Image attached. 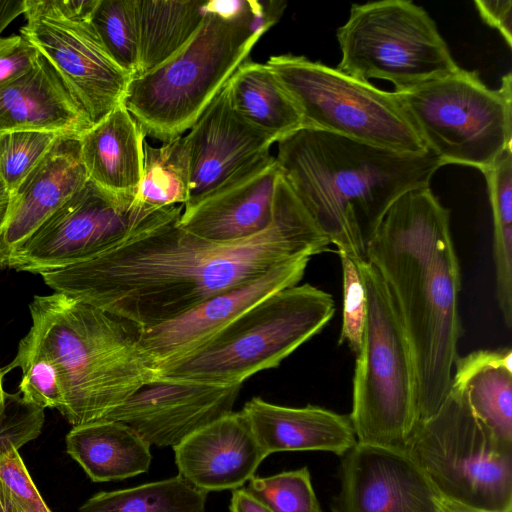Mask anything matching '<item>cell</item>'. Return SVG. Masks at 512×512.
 <instances>
[{
	"mask_svg": "<svg viewBox=\"0 0 512 512\" xmlns=\"http://www.w3.org/2000/svg\"><path fill=\"white\" fill-rule=\"evenodd\" d=\"M225 86L231 107L274 142L303 127L296 105L266 64L248 58Z\"/></svg>",
	"mask_w": 512,
	"mask_h": 512,
	"instance_id": "26",
	"label": "cell"
},
{
	"mask_svg": "<svg viewBox=\"0 0 512 512\" xmlns=\"http://www.w3.org/2000/svg\"><path fill=\"white\" fill-rule=\"evenodd\" d=\"M280 173L318 229L353 261L391 205L429 187L443 166L430 150L401 153L338 134L301 128L277 141Z\"/></svg>",
	"mask_w": 512,
	"mask_h": 512,
	"instance_id": "3",
	"label": "cell"
},
{
	"mask_svg": "<svg viewBox=\"0 0 512 512\" xmlns=\"http://www.w3.org/2000/svg\"><path fill=\"white\" fill-rule=\"evenodd\" d=\"M245 489L272 512H321L307 467L253 476Z\"/></svg>",
	"mask_w": 512,
	"mask_h": 512,
	"instance_id": "32",
	"label": "cell"
},
{
	"mask_svg": "<svg viewBox=\"0 0 512 512\" xmlns=\"http://www.w3.org/2000/svg\"><path fill=\"white\" fill-rule=\"evenodd\" d=\"M476 9L481 19L496 29L512 46V1L511 0H476Z\"/></svg>",
	"mask_w": 512,
	"mask_h": 512,
	"instance_id": "39",
	"label": "cell"
},
{
	"mask_svg": "<svg viewBox=\"0 0 512 512\" xmlns=\"http://www.w3.org/2000/svg\"><path fill=\"white\" fill-rule=\"evenodd\" d=\"M20 368L19 393L28 403L42 409L63 406V394L58 369L54 362L41 354L16 356L1 369L2 375Z\"/></svg>",
	"mask_w": 512,
	"mask_h": 512,
	"instance_id": "34",
	"label": "cell"
},
{
	"mask_svg": "<svg viewBox=\"0 0 512 512\" xmlns=\"http://www.w3.org/2000/svg\"><path fill=\"white\" fill-rule=\"evenodd\" d=\"M285 6L284 1H207L192 39L128 85L123 104L145 136L166 143L190 129Z\"/></svg>",
	"mask_w": 512,
	"mask_h": 512,
	"instance_id": "5",
	"label": "cell"
},
{
	"mask_svg": "<svg viewBox=\"0 0 512 512\" xmlns=\"http://www.w3.org/2000/svg\"><path fill=\"white\" fill-rule=\"evenodd\" d=\"M0 512H51L14 447L0 455Z\"/></svg>",
	"mask_w": 512,
	"mask_h": 512,
	"instance_id": "35",
	"label": "cell"
},
{
	"mask_svg": "<svg viewBox=\"0 0 512 512\" xmlns=\"http://www.w3.org/2000/svg\"><path fill=\"white\" fill-rule=\"evenodd\" d=\"M342 265L343 311L338 344L346 343L357 355L366 320L367 303L364 286L354 261L338 253Z\"/></svg>",
	"mask_w": 512,
	"mask_h": 512,
	"instance_id": "36",
	"label": "cell"
},
{
	"mask_svg": "<svg viewBox=\"0 0 512 512\" xmlns=\"http://www.w3.org/2000/svg\"><path fill=\"white\" fill-rule=\"evenodd\" d=\"M44 418V409L26 402L19 392H5L0 415V455L36 439L42 431Z\"/></svg>",
	"mask_w": 512,
	"mask_h": 512,
	"instance_id": "37",
	"label": "cell"
},
{
	"mask_svg": "<svg viewBox=\"0 0 512 512\" xmlns=\"http://www.w3.org/2000/svg\"><path fill=\"white\" fill-rule=\"evenodd\" d=\"M145 134L119 105L79 138L88 178L118 196L137 197L143 176Z\"/></svg>",
	"mask_w": 512,
	"mask_h": 512,
	"instance_id": "23",
	"label": "cell"
},
{
	"mask_svg": "<svg viewBox=\"0 0 512 512\" xmlns=\"http://www.w3.org/2000/svg\"><path fill=\"white\" fill-rule=\"evenodd\" d=\"M241 386L160 377L140 388L106 420L125 423L150 446L174 448L233 412Z\"/></svg>",
	"mask_w": 512,
	"mask_h": 512,
	"instance_id": "14",
	"label": "cell"
},
{
	"mask_svg": "<svg viewBox=\"0 0 512 512\" xmlns=\"http://www.w3.org/2000/svg\"><path fill=\"white\" fill-rule=\"evenodd\" d=\"M276 197L274 223L249 239L197 237L178 224L183 207L169 206L99 255L40 276L55 292L137 328L160 325L292 257L329 249L282 176Z\"/></svg>",
	"mask_w": 512,
	"mask_h": 512,
	"instance_id": "1",
	"label": "cell"
},
{
	"mask_svg": "<svg viewBox=\"0 0 512 512\" xmlns=\"http://www.w3.org/2000/svg\"><path fill=\"white\" fill-rule=\"evenodd\" d=\"M311 257V254L292 257L246 283L214 295L173 320L137 328L142 348L158 370L183 359L262 299L299 284Z\"/></svg>",
	"mask_w": 512,
	"mask_h": 512,
	"instance_id": "15",
	"label": "cell"
},
{
	"mask_svg": "<svg viewBox=\"0 0 512 512\" xmlns=\"http://www.w3.org/2000/svg\"><path fill=\"white\" fill-rule=\"evenodd\" d=\"M335 312L331 294L296 284L262 299L203 346L159 370L160 377L242 385L275 368L320 333Z\"/></svg>",
	"mask_w": 512,
	"mask_h": 512,
	"instance_id": "6",
	"label": "cell"
},
{
	"mask_svg": "<svg viewBox=\"0 0 512 512\" xmlns=\"http://www.w3.org/2000/svg\"><path fill=\"white\" fill-rule=\"evenodd\" d=\"M173 451L178 476L207 494L242 488L269 456L241 411L201 428Z\"/></svg>",
	"mask_w": 512,
	"mask_h": 512,
	"instance_id": "19",
	"label": "cell"
},
{
	"mask_svg": "<svg viewBox=\"0 0 512 512\" xmlns=\"http://www.w3.org/2000/svg\"><path fill=\"white\" fill-rule=\"evenodd\" d=\"M279 177L276 158L267 153L220 189L183 207L178 224L187 232L214 242L257 236L275 221Z\"/></svg>",
	"mask_w": 512,
	"mask_h": 512,
	"instance_id": "18",
	"label": "cell"
},
{
	"mask_svg": "<svg viewBox=\"0 0 512 512\" xmlns=\"http://www.w3.org/2000/svg\"><path fill=\"white\" fill-rule=\"evenodd\" d=\"M365 258L385 281L411 347L416 427L446 398L463 334L461 269L449 209L430 187L404 193L367 243Z\"/></svg>",
	"mask_w": 512,
	"mask_h": 512,
	"instance_id": "2",
	"label": "cell"
},
{
	"mask_svg": "<svg viewBox=\"0 0 512 512\" xmlns=\"http://www.w3.org/2000/svg\"><path fill=\"white\" fill-rule=\"evenodd\" d=\"M411 123L442 165L490 168L512 145V76L498 89L460 67L406 92H395Z\"/></svg>",
	"mask_w": 512,
	"mask_h": 512,
	"instance_id": "9",
	"label": "cell"
},
{
	"mask_svg": "<svg viewBox=\"0 0 512 512\" xmlns=\"http://www.w3.org/2000/svg\"><path fill=\"white\" fill-rule=\"evenodd\" d=\"M92 125L84 108L41 54L27 72L0 85V133L44 131L79 138Z\"/></svg>",
	"mask_w": 512,
	"mask_h": 512,
	"instance_id": "21",
	"label": "cell"
},
{
	"mask_svg": "<svg viewBox=\"0 0 512 512\" xmlns=\"http://www.w3.org/2000/svg\"><path fill=\"white\" fill-rule=\"evenodd\" d=\"M342 457L333 512H441L440 496L403 451L357 443Z\"/></svg>",
	"mask_w": 512,
	"mask_h": 512,
	"instance_id": "16",
	"label": "cell"
},
{
	"mask_svg": "<svg viewBox=\"0 0 512 512\" xmlns=\"http://www.w3.org/2000/svg\"><path fill=\"white\" fill-rule=\"evenodd\" d=\"M367 303L349 414L357 443L404 451L417 419L411 347L388 287L366 258L354 260Z\"/></svg>",
	"mask_w": 512,
	"mask_h": 512,
	"instance_id": "7",
	"label": "cell"
},
{
	"mask_svg": "<svg viewBox=\"0 0 512 512\" xmlns=\"http://www.w3.org/2000/svg\"><path fill=\"white\" fill-rule=\"evenodd\" d=\"M190 167L184 136L160 147L144 143L143 176L137 199L151 209L185 204L189 198Z\"/></svg>",
	"mask_w": 512,
	"mask_h": 512,
	"instance_id": "30",
	"label": "cell"
},
{
	"mask_svg": "<svg viewBox=\"0 0 512 512\" xmlns=\"http://www.w3.org/2000/svg\"><path fill=\"white\" fill-rule=\"evenodd\" d=\"M241 412L269 455L282 451H324L344 456L357 444L349 415L319 406L287 407L254 397Z\"/></svg>",
	"mask_w": 512,
	"mask_h": 512,
	"instance_id": "22",
	"label": "cell"
},
{
	"mask_svg": "<svg viewBox=\"0 0 512 512\" xmlns=\"http://www.w3.org/2000/svg\"><path fill=\"white\" fill-rule=\"evenodd\" d=\"M91 22L108 55L134 77L138 69L134 0H98Z\"/></svg>",
	"mask_w": 512,
	"mask_h": 512,
	"instance_id": "31",
	"label": "cell"
},
{
	"mask_svg": "<svg viewBox=\"0 0 512 512\" xmlns=\"http://www.w3.org/2000/svg\"><path fill=\"white\" fill-rule=\"evenodd\" d=\"M266 65L301 114L303 127L401 153L428 151L395 92L305 56H272Z\"/></svg>",
	"mask_w": 512,
	"mask_h": 512,
	"instance_id": "10",
	"label": "cell"
},
{
	"mask_svg": "<svg viewBox=\"0 0 512 512\" xmlns=\"http://www.w3.org/2000/svg\"><path fill=\"white\" fill-rule=\"evenodd\" d=\"M60 136L44 131L0 133V179L11 194Z\"/></svg>",
	"mask_w": 512,
	"mask_h": 512,
	"instance_id": "33",
	"label": "cell"
},
{
	"mask_svg": "<svg viewBox=\"0 0 512 512\" xmlns=\"http://www.w3.org/2000/svg\"><path fill=\"white\" fill-rule=\"evenodd\" d=\"M25 12V0H0V37L2 32Z\"/></svg>",
	"mask_w": 512,
	"mask_h": 512,
	"instance_id": "41",
	"label": "cell"
},
{
	"mask_svg": "<svg viewBox=\"0 0 512 512\" xmlns=\"http://www.w3.org/2000/svg\"><path fill=\"white\" fill-rule=\"evenodd\" d=\"M98 0H25L20 28L98 123L123 104L132 76L104 49L91 17Z\"/></svg>",
	"mask_w": 512,
	"mask_h": 512,
	"instance_id": "12",
	"label": "cell"
},
{
	"mask_svg": "<svg viewBox=\"0 0 512 512\" xmlns=\"http://www.w3.org/2000/svg\"><path fill=\"white\" fill-rule=\"evenodd\" d=\"M159 210L88 180L15 250L8 268L40 275L85 262L114 246Z\"/></svg>",
	"mask_w": 512,
	"mask_h": 512,
	"instance_id": "13",
	"label": "cell"
},
{
	"mask_svg": "<svg viewBox=\"0 0 512 512\" xmlns=\"http://www.w3.org/2000/svg\"><path fill=\"white\" fill-rule=\"evenodd\" d=\"M229 510L230 512H272L243 487L232 491Z\"/></svg>",
	"mask_w": 512,
	"mask_h": 512,
	"instance_id": "40",
	"label": "cell"
},
{
	"mask_svg": "<svg viewBox=\"0 0 512 512\" xmlns=\"http://www.w3.org/2000/svg\"><path fill=\"white\" fill-rule=\"evenodd\" d=\"M336 35L341 50L336 69L364 81H389L394 92L459 68L434 20L409 0L353 4Z\"/></svg>",
	"mask_w": 512,
	"mask_h": 512,
	"instance_id": "11",
	"label": "cell"
},
{
	"mask_svg": "<svg viewBox=\"0 0 512 512\" xmlns=\"http://www.w3.org/2000/svg\"><path fill=\"white\" fill-rule=\"evenodd\" d=\"M39 54L21 34L0 37V85L27 72Z\"/></svg>",
	"mask_w": 512,
	"mask_h": 512,
	"instance_id": "38",
	"label": "cell"
},
{
	"mask_svg": "<svg viewBox=\"0 0 512 512\" xmlns=\"http://www.w3.org/2000/svg\"><path fill=\"white\" fill-rule=\"evenodd\" d=\"M2 380H3V375H2L1 369H0V415L3 411L4 400H5V391L3 390Z\"/></svg>",
	"mask_w": 512,
	"mask_h": 512,
	"instance_id": "44",
	"label": "cell"
},
{
	"mask_svg": "<svg viewBox=\"0 0 512 512\" xmlns=\"http://www.w3.org/2000/svg\"><path fill=\"white\" fill-rule=\"evenodd\" d=\"M31 327L16 356L41 354L61 382V415L73 426L106 420L140 388L160 378L137 327L65 294L36 295Z\"/></svg>",
	"mask_w": 512,
	"mask_h": 512,
	"instance_id": "4",
	"label": "cell"
},
{
	"mask_svg": "<svg viewBox=\"0 0 512 512\" xmlns=\"http://www.w3.org/2000/svg\"><path fill=\"white\" fill-rule=\"evenodd\" d=\"M150 445L125 423L101 420L73 426L66 451L93 482L119 481L148 471Z\"/></svg>",
	"mask_w": 512,
	"mask_h": 512,
	"instance_id": "24",
	"label": "cell"
},
{
	"mask_svg": "<svg viewBox=\"0 0 512 512\" xmlns=\"http://www.w3.org/2000/svg\"><path fill=\"white\" fill-rule=\"evenodd\" d=\"M443 499L482 512H512V444L474 415L451 385L437 412L409 434L404 451Z\"/></svg>",
	"mask_w": 512,
	"mask_h": 512,
	"instance_id": "8",
	"label": "cell"
},
{
	"mask_svg": "<svg viewBox=\"0 0 512 512\" xmlns=\"http://www.w3.org/2000/svg\"><path fill=\"white\" fill-rule=\"evenodd\" d=\"M88 180L78 138L60 136L12 193L0 233V269L8 268L15 250Z\"/></svg>",
	"mask_w": 512,
	"mask_h": 512,
	"instance_id": "20",
	"label": "cell"
},
{
	"mask_svg": "<svg viewBox=\"0 0 512 512\" xmlns=\"http://www.w3.org/2000/svg\"><path fill=\"white\" fill-rule=\"evenodd\" d=\"M206 499L207 493L177 475L96 493L79 508V512H205Z\"/></svg>",
	"mask_w": 512,
	"mask_h": 512,
	"instance_id": "29",
	"label": "cell"
},
{
	"mask_svg": "<svg viewBox=\"0 0 512 512\" xmlns=\"http://www.w3.org/2000/svg\"><path fill=\"white\" fill-rule=\"evenodd\" d=\"M12 202V194L0 179V233L9 217Z\"/></svg>",
	"mask_w": 512,
	"mask_h": 512,
	"instance_id": "42",
	"label": "cell"
},
{
	"mask_svg": "<svg viewBox=\"0 0 512 512\" xmlns=\"http://www.w3.org/2000/svg\"><path fill=\"white\" fill-rule=\"evenodd\" d=\"M206 3L196 0H134L138 37L135 76L157 68L192 39L205 19Z\"/></svg>",
	"mask_w": 512,
	"mask_h": 512,
	"instance_id": "27",
	"label": "cell"
},
{
	"mask_svg": "<svg viewBox=\"0 0 512 512\" xmlns=\"http://www.w3.org/2000/svg\"><path fill=\"white\" fill-rule=\"evenodd\" d=\"M185 137L191 206L223 187L269 153L274 140L246 122L230 105L226 86L213 99Z\"/></svg>",
	"mask_w": 512,
	"mask_h": 512,
	"instance_id": "17",
	"label": "cell"
},
{
	"mask_svg": "<svg viewBox=\"0 0 512 512\" xmlns=\"http://www.w3.org/2000/svg\"><path fill=\"white\" fill-rule=\"evenodd\" d=\"M451 385L465 393L477 419L512 444V350H477L457 357Z\"/></svg>",
	"mask_w": 512,
	"mask_h": 512,
	"instance_id": "25",
	"label": "cell"
},
{
	"mask_svg": "<svg viewBox=\"0 0 512 512\" xmlns=\"http://www.w3.org/2000/svg\"><path fill=\"white\" fill-rule=\"evenodd\" d=\"M493 222V259L497 304L505 325L512 326V145L483 172Z\"/></svg>",
	"mask_w": 512,
	"mask_h": 512,
	"instance_id": "28",
	"label": "cell"
},
{
	"mask_svg": "<svg viewBox=\"0 0 512 512\" xmlns=\"http://www.w3.org/2000/svg\"><path fill=\"white\" fill-rule=\"evenodd\" d=\"M439 505L441 512H482L452 503L450 501L443 499L442 497H440Z\"/></svg>",
	"mask_w": 512,
	"mask_h": 512,
	"instance_id": "43",
	"label": "cell"
}]
</instances>
